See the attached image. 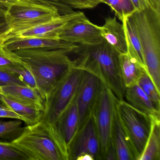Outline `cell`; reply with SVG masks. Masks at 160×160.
I'll use <instances>...</instances> for the list:
<instances>
[{"label": "cell", "instance_id": "7", "mask_svg": "<svg viewBox=\"0 0 160 160\" xmlns=\"http://www.w3.org/2000/svg\"><path fill=\"white\" fill-rule=\"evenodd\" d=\"M117 110L130 138L137 160H138L149 136L152 120L131 106L124 100H118Z\"/></svg>", "mask_w": 160, "mask_h": 160}, {"label": "cell", "instance_id": "31", "mask_svg": "<svg viewBox=\"0 0 160 160\" xmlns=\"http://www.w3.org/2000/svg\"><path fill=\"white\" fill-rule=\"evenodd\" d=\"M19 0H0V17H5L10 6Z\"/></svg>", "mask_w": 160, "mask_h": 160}, {"label": "cell", "instance_id": "4", "mask_svg": "<svg viewBox=\"0 0 160 160\" xmlns=\"http://www.w3.org/2000/svg\"><path fill=\"white\" fill-rule=\"evenodd\" d=\"M129 18L138 34L147 72L160 92V13L148 6Z\"/></svg>", "mask_w": 160, "mask_h": 160}, {"label": "cell", "instance_id": "16", "mask_svg": "<svg viewBox=\"0 0 160 160\" xmlns=\"http://www.w3.org/2000/svg\"><path fill=\"white\" fill-rule=\"evenodd\" d=\"M111 142L115 149L117 160H137L130 138L119 118L117 105L114 116Z\"/></svg>", "mask_w": 160, "mask_h": 160}, {"label": "cell", "instance_id": "36", "mask_svg": "<svg viewBox=\"0 0 160 160\" xmlns=\"http://www.w3.org/2000/svg\"><path fill=\"white\" fill-rule=\"evenodd\" d=\"M77 160H94L93 157L89 154H86L82 155Z\"/></svg>", "mask_w": 160, "mask_h": 160}, {"label": "cell", "instance_id": "12", "mask_svg": "<svg viewBox=\"0 0 160 160\" xmlns=\"http://www.w3.org/2000/svg\"><path fill=\"white\" fill-rule=\"evenodd\" d=\"M84 14L80 12H72L60 15L54 19L20 32L12 36L10 39H23L31 37L57 38L58 33L71 21ZM9 40V39H8Z\"/></svg>", "mask_w": 160, "mask_h": 160}, {"label": "cell", "instance_id": "32", "mask_svg": "<svg viewBox=\"0 0 160 160\" xmlns=\"http://www.w3.org/2000/svg\"><path fill=\"white\" fill-rule=\"evenodd\" d=\"M137 11H141L149 6L145 0H131Z\"/></svg>", "mask_w": 160, "mask_h": 160}, {"label": "cell", "instance_id": "39", "mask_svg": "<svg viewBox=\"0 0 160 160\" xmlns=\"http://www.w3.org/2000/svg\"><path fill=\"white\" fill-rule=\"evenodd\" d=\"M97 1H98L100 3H101V0H97Z\"/></svg>", "mask_w": 160, "mask_h": 160}, {"label": "cell", "instance_id": "30", "mask_svg": "<svg viewBox=\"0 0 160 160\" xmlns=\"http://www.w3.org/2000/svg\"><path fill=\"white\" fill-rule=\"evenodd\" d=\"M0 118L20 119L18 114L15 113L8 106L0 99Z\"/></svg>", "mask_w": 160, "mask_h": 160}, {"label": "cell", "instance_id": "21", "mask_svg": "<svg viewBox=\"0 0 160 160\" xmlns=\"http://www.w3.org/2000/svg\"><path fill=\"white\" fill-rule=\"evenodd\" d=\"M138 160H160V120L152 121L149 136Z\"/></svg>", "mask_w": 160, "mask_h": 160}, {"label": "cell", "instance_id": "6", "mask_svg": "<svg viewBox=\"0 0 160 160\" xmlns=\"http://www.w3.org/2000/svg\"><path fill=\"white\" fill-rule=\"evenodd\" d=\"M10 142L28 160H63L58 146L40 122L24 127Z\"/></svg>", "mask_w": 160, "mask_h": 160}, {"label": "cell", "instance_id": "20", "mask_svg": "<svg viewBox=\"0 0 160 160\" xmlns=\"http://www.w3.org/2000/svg\"><path fill=\"white\" fill-rule=\"evenodd\" d=\"M0 99L19 116L27 125H32L40 122L43 111L15 102L0 94Z\"/></svg>", "mask_w": 160, "mask_h": 160}, {"label": "cell", "instance_id": "28", "mask_svg": "<svg viewBox=\"0 0 160 160\" xmlns=\"http://www.w3.org/2000/svg\"><path fill=\"white\" fill-rule=\"evenodd\" d=\"M15 85L27 86L18 76L13 73L0 69V87Z\"/></svg>", "mask_w": 160, "mask_h": 160}, {"label": "cell", "instance_id": "22", "mask_svg": "<svg viewBox=\"0 0 160 160\" xmlns=\"http://www.w3.org/2000/svg\"><path fill=\"white\" fill-rule=\"evenodd\" d=\"M101 3L108 5L122 22L137 11L131 0H101Z\"/></svg>", "mask_w": 160, "mask_h": 160}, {"label": "cell", "instance_id": "29", "mask_svg": "<svg viewBox=\"0 0 160 160\" xmlns=\"http://www.w3.org/2000/svg\"><path fill=\"white\" fill-rule=\"evenodd\" d=\"M61 2L71 8L79 10L93 9L100 3L97 0H61Z\"/></svg>", "mask_w": 160, "mask_h": 160}, {"label": "cell", "instance_id": "34", "mask_svg": "<svg viewBox=\"0 0 160 160\" xmlns=\"http://www.w3.org/2000/svg\"><path fill=\"white\" fill-rule=\"evenodd\" d=\"M10 30L5 17H0V35L3 34Z\"/></svg>", "mask_w": 160, "mask_h": 160}, {"label": "cell", "instance_id": "35", "mask_svg": "<svg viewBox=\"0 0 160 160\" xmlns=\"http://www.w3.org/2000/svg\"><path fill=\"white\" fill-rule=\"evenodd\" d=\"M9 31L10 30L3 34L0 35V46L2 45L5 41L9 39L8 33H9Z\"/></svg>", "mask_w": 160, "mask_h": 160}, {"label": "cell", "instance_id": "18", "mask_svg": "<svg viewBox=\"0 0 160 160\" xmlns=\"http://www.w3.org/2000/svg\"><path fill=\"white\" fill-rule=\"evenodd\" d=\"M101 36L120 53H126L128 49L127 37L124 25L117 20L116 17L105 18L103 26H99Z\"/></svg>", "mask_w": 160, "mask_h": 160}, {"label": "cell", "instance_id": "2", "mask_svg": "<svg viewBox=\"0 0 160 160\" xmlns=\"http://www.w3.org/2000/svg\"><path fill=\"white\" fill-rule=\"evenodd\" d=\"M12 52L33 76L37 90L44 100L61 78L74 68L68 55L70 52L64 49L30 48Z\"/></svg>", "mask_w": 160, "mask_h": 160}, {"label": "cell", "instance_id": "9", "mask_svg": "<svg viewBox=\"0 0 160 160\" xmlns=\"http://www.w3.org/2000/svg\"><path fill=\"white\" fill-rule=\"evenodd\" d=\"M69 160H77L84 154L101 160L100 140L92 112L79 127L68 148Z\"/></svg>", "mask_w": 160, "mask_h": 160}, {"label": "cell", "instance_id": "14", "mask_svg": "<svg viewBox=\"0 0 160 160\" xmlns=\"http://www.w3.org/2000/svg\"><path fill=\"white\" fill-rule=\"evenodd\" d=\"M127 52L120 53L119 56L121 72L125 88L137 84L140 76L147 70L129 44L127 37Z\"/></svg>", "mask_w": 160, "mask_h": 160}, {"label": "cell", "instance_id": "19", "mask_svg": "<svg viewBox=\"0 0 160 160\" xmlns=\"http://www.w3.org/2000/svg\"><path fill=\"white\" fill-rule=\"evenodd\" d=\"M76 97L62 114L58 124L60 136L68 149L79 128V114Z\"/></svg>", "mask_w": 160, "mask_h": 160}, {"label": "cell", "instance_id": "5", "mask_svg": "<svg viewBox=\"0 0 160 160\" xmlns=\"http://www.w3.org/2000/svg\"><path fill=\"white\" fill-rule=\"evenodd\" d=\"M58 2L19 0L12 4L5 15L10 28L9 39L13 35L43 24L59 16Z\"/></svg>", "mask_w": 160, "mask_h": 160}, {"label": "cell", "instance_id": "3", "mask_svg": "<svg viewBox=\"0 0 160 160\" xmlns=\"http://www.w3.org/2000/svg\"><path fill=\"white\" fill-rule=\"evenodd\" d=\"M83 72L76 68L70 70L45 99L44 108L40 122L58 146L63 160H69V152L60 136L58 124L62 114L76 96Z\"/></svg>", "mask_w": 160, "mask_h": 160}, {"label": "cell", "instance_id": "23", "mask_svg": "<svg viewBox=\"0 0 160 160\" xmlns=\"http://www.w3.org/2000/svg\"><path fill=\"white\" fill-rule=\"evenodd\" d=\"M24 130L22 122L19 119L10 121L0 120V141L13 140Z\"/></svg>", "mask_w": 160, "mask_h": 160}, {"label": "cell", "instance_id": "27", "mask_svg": "<svg viewBox=\"0 0 160 160\" xmlns=\"http://www.w3.org/2000/svg\"><path fill=\"white\" fill-rule=\"evenodd\" d=\"M6 71L13 73L16 75L27 86L37 90V85L33 76L31 73L22 64L17 67L10 68Z\"/></svg>", "mask_w": 160, "mask_h": 160}, {"label": "cell", "instance_id": "33", "mask_svg": "<svg viewBox=\"0 0 160 160\" xmlns=\"http://www.w3.org/2000/svg\"><path fill=\"white\" fill-rule=\"evenodd\" d=\"M150 7L160 13V0H145Z\"/></svg>", "mask_w": 160, "mask_h": 160}, {"label": "cell", "instance_id": "1", "mask_svg": "<svg viewBox=\"0 0 160 160\" xmlns=\"http://www.w3.org/2000/svg\"><path fill=\"white\" fill-rule=\"evenodd\" d=\"M74 68L92 74L109 88L118 100H124L125 85L120 65V53L106 41L78 45L72 52Z\"/></svg>", "mask_w": 160, "mask_h": 160}, {"label": "cell", "instance_id": "24", "mask_svg": "<svg viewBox=\"0 0 160 160\" xmlns=\"http://www.w3.org/2000/svg\"><path fill=\"white\" fill-rule=\"evenodd\" d=\"M137 84L156 105L160 108V92L156 88L147 70L143 72Z\"/></svg>", "mask_w": 160, "mask_h": 160}, {"label": "cell", "instance_id": "26", "mask_svg": "<svg viewBox=\"0 0 160 160\" xmlns=\"http://www.w3.org/2000/svg\"><path fill=\"white\" fill-rule=\"evenodd\" d=\"M21 65L12 51H9L0 46V69L6 70Z\"/></svg>", "mask_w": 160, "mask_h": 160}, {"label": "cell", "instance_id": "10", "mask_svg": "<svg viewBox=\"0 0 160 160\" xmlns=\"http://www.w3.org/2000/svg\"><path fill=\"white\" fill-rule=\"evenodd\" d=\"M58 40L80 45H93L104 41L99 26L92 23L82 15L71 21L58 33Z\"/></svg>", "mask_w": 160, "mask_h": 160}, {"label": "cell", "instance_id": "37", "mask_svg": "<svg viewBox=\"0 0 160 160\" xmlns=\"http://www.w3.org/2000/svg\"><path fill=\"white\" fill-rule=\"evenodd\" d=\"M37 1L45 2H61V0H37Z\"/></svg>", "mask_w": 160, "mask_h": 160}, {"label": "cell", "instance_id": "25", "mask_svg": "<svg viewBox=\"0 0 160 160\" xmlns=\"http://www.w3.org/2000/svg\"><path fill=\"white\" fill-rule=\"evenodd\" d=\"M0 160H28L27 155L13 147L11 142L0 141Z\"/></svg>", "mask_w": 160, "mask_h": 160}, {"label": "cell", "instance_id": "8", "mask_svg": "<svg viewBox=\"0 0 160 160\" xmlns=\"http://www.w3.org/2000/svg\"><path fill=\"white\" fill-rule=\"evenodd\" d=\"M118 100L112 91L102 83L92 110L100 140L101 160H104L111 144L114 116Z\"/></svg>", "mask_w": 160, "mask_h": 160}, {"label": "cell", "instance_id": "15", "mask_svg": "<svg viewBox=\"0 0 160 160\" xmlns=\"http://www.w3.org/2000/svg\"><path fill=\"white\" fill-rule=\"evenodd\" d=\"M124 100L137 110L149 117L152 120H160V108L156 105L138 84L126 88Z\"/></svg>", "mask_w": 160, "mask_h": 160}, {"label": "cell", "instance_id": "38", "mask_svg": "<svg viewBox=\"0 0 160 160\" xmlns=\"http://www.w3.org/2000/svg\"><path fill=\"white\" fill-rule=\"evenodd\" d=\"M2 94V88L1 87H0V94Z\"/></svg>", "mask_w": 160, "mask_h": 160}, {"label": "cell", "instance_id": "13", "mask_svg": "<svg viewBox=\"0 0 160 160\" xmlns=\"http://www.w3.org/2000/svg\"><path fill=\"white\" fill-rule=\"evenodd\" d=\"M3 46L6 49L11 51L30 48H45L64 49L71 53L77 47L78 45L53 38L31 37L9 39L3 43Z\"/></svg>", "mask_w": 160, "mask_h": 160}, {"label": "cell", "instance_id": "11", "mask_svg": "<svg viewBox=\"0 0 160 160\" xmlns=\"http://www.w3.org/2000/svg\"><path fill=\"white\" fill-rule=\"evenodd\" d=\"M102 84L96 76L83 72L76 97L79 114V128L91 113Z\"/></svg>", "mask_w": 160, "mask_h": 160}, {"label": "cell", "instance_id": "17", "mask_svg": "<svg viewBox=\"0 0 160 160\" xmlns=\"http://www.w3.org/2000/svg\"><path fill=\"white\" fill-rule=\"evenodd\" d=\"M2 95L15 102L43 111L44 99L38 90L28 86H7L1 87Z\"/></svg>", "mask_w": 160, "mask_h": 160}]
</instances>
